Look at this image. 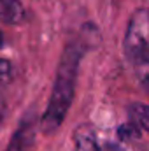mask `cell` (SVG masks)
<instances>
[{
    "label": "cell",
    "mask_w": 149,
    "mask_h": 151,
    "mask_svg": "<svg viewBox=\"0 0 149 151\" xmlns=\"http://www.w3.org/2000/svg\"><path fill=\"white\" fill-rule=\"evenodd\" d=\"M82 55H84L82 40L69 42L67 47L63 49V55H62V60L58 65V72L54 77L53 91H51L47 107L40 119V128L44 134L56 132L69 113V107L74 100L77 70H79Z\"/></svg>",
    "instance_id": "cell-1"
},
{
    "label": "cell",
    "mask_w": 149,
    "mask_h": 151,
    "mask_svg": "<svg viewBox=\"0 0 149 151\" xmlns=\"http://www.w3.org/2000/svg\"><path fill=\"white\" fill-rule=\"evenodd\" d=\"M123 46L130 62L139 65L149 63V9H137L132 14Z\"/></svg>",
    "instance_id": "cell-2"
},
{
    "label": "cell",
    "mask_w": 149,
    "mask_h": 151,
    "mask_svg": "<svg viewBox=\"0 0 149 151\" xmlns=\"http://www.w3.org/2000/svg\"><path fill=\"white\" fill-rule=\"evenodd\" d=\"M32 142H34V121L27 118L21 121V125L14 132L5 151H28Z\"/></svg>",
    "instance_id": "cell-3"
},
{
    "label": "cell",
    "mask_w": 149,
    "mask_h": 151,
    "mask_svg": "<svg viewBox=\"0 0 149 151\" xmlns=\"http://www.w3.org/2000/svg\"><path fill=\"white\" fill-rule=\"evenodd\" d=\"M25 19V9L19 0H0V21L18 25Z\"/></svg>",
    "instance_id": "cell-4"
},
{
    "label": "cell",
    "mask_w": 149,
    "mask_h": 151,
    "mask_svg": "<svg viewBox=\"0 0 149 151\" xmlns=\"http://www.w3.org/2000/svg\"><path fill=\"white\" fill-rule=\"evenodd\" d=\"M75 151H102L95 134L90 128H81L75 134Z\"/></svg>",
    "instance_id": "cell-5"
},
{
    "label": "cell",
    "mask_w": 149,
    "mask_h": 151,
    "mask_svg": "<svg viewBox=\"0 0 149 151\" xmlns=\"http://www.w3.org/2000/svg\"><path fill=\"white\" fill-rule=\"evenodd\" d=\"M130 114H132V119L142 130L149 132V106L148 104H142V102L132 104L130 106Z\"/></svg>",
    "instance_id": "cell-6"
},
{
    "label": "cell",
    "mask_w": 149,
    "mask_h": 151,
    "mask_svg": "<svg viewBox=\"0 0 149 151\" xmlns=\"http://www.w3.org/2000/svg\"><path fill=\"white\" fill-rule=\"evenodd\" d=\"M140 130H142V128H140L135 121H132V123L121 125L119 130H117V135H119V139H123V141H130V139H137L139 134H140Z\"/></svg>",
    "instance_id": "cell-7"
},
{
    "label": "cell",
    "mask_w": 149,
    "mask_h": 151,
    "mask_svg": "<svg viewBox=\"0 0 149 151\" xmlns=\"http://www.w3.org/2000/svg\"><path fill=\"white\" fill-rule=\"evenodd\" d=\"M11 77V62L0 58V81H9Z\"/></svg>",
    "instance_id": "cell-8"
},
{
    "label": "cell",
    "mask_w": 149,
    "mask_h": 151,
    "mask_svg": "<svg viewBox=\"0 0 149 151\" xmlns=\"http://www.w3.org/2000/svg\"><path fill=\"white\" fill-rule=\"evenodd\" d=\"M2 118H4V100L0 97V121H2Z\"/></svg>",
    "instance_id": "cell-9"
},
{
    "label": "cell",
    "mask_w": 149,
    "mask_h": 151,
    "mask_svg": "<svg viewBox=\"0 0 149 151\" xmlns=\"http://www.w3.org/2000/svg\"><path fill=\"white\" fill-rule=\"evenodd\" d=\"M4 46V35H2V32H0V47Z\"/></svg>",
    "instance_id": "cell-10"
},
{
    "label": "cell",
    "mask_w": 149,
    "mask_h": 151,
    "mask_svg": "<svg viewBox=\"0 0 149 151\" xmlns=\"http://www.w3.org/2000/svg\"><path fill=\"white\" fill-rule=\"evenodd\" d=\"M146 84H148V88H149V77H148V79H146Z\"/></svg>",
    "instance_id": "cell-11"
}]
</instances>
